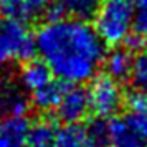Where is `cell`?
<instances>
[{"label":"cell","instance_id":"obj_3","mask_svg":"<svg viewBox=\"0 0 147 147\" xmlns=\"http://www.w3.org/2000/svg\"><path fill=\"white\" fill-rule=\"evenodd\" d=\"M35 55V35L27 23L0 18V66L27 61Z\"/></svg>","mask_w":147,"mask_h":147},{"label":"cell","instance_id":"obj_9","mask_svg":"<svg viewBox=\"0 0 147 147\" xmlns=\"http://www.w3.org/2000/svg\"><path fill=\"white\" fill-rule=\"evenodd\" d=\"M28 126L25 116L0 117V147H25Z\"/></svg>","mask_w":147,"mask_h":147},{"label":"cell","instance_id":"obj_19","mask_svg":"<svg viewBox=\"0 0 147 147\" xmlns=\"http://www.w3.org/2000/svg\"><path fill=\"white\" fill-rule=\"evenodd\" d=\"M88 134L91 136L96 147H106L107 139V121L104 117H96L86 126Z\"/></svg>","mask_w":147,"mask_h":147},{"label":"cell","instance_id":"obj_18","mask_svg":"<svg viewBox=\"0 0 147 147\" xmlns=\"http://www.w3.org/2000/svg\"><path fill=\"white\" fill-rule=\"evenodd\" d=\"M124 102L129 107V113L137 116V117H142V119H147V94L142 93V91H132L127 98H124Z\"/></svg>","mask_w":147,"mask_h":147},{"label":"cell","instance_id":"obj_16","mask_svg":"<svg viewBox=\"0 0 147 147\" xmlns=\"http://www.w3.org/2000/svg\"><path fill=\"white\" fill-rule=\"evenodd\" d=\"M129 78L132 80V84L137 91L147 94V45L140 47L137 55L134 56L132 71Z\"/></svg>","mask_w":147,"mask_h":147},{"label":"cell","instance_id":"obj_7","mask_svg":"<svg viewBox=\"0 0 147 147\" xmlns=\"http://www.w3.org/2000/svg\"><path fill=\"white\" fill-rule=\"evenodd\" d=\"M51 0H0V17L30 23L45 17Z\"/></svg>","mask_w":147,"mask_h":147},{"label":"cell","instance_id":"obj_6","mask_svg":"<svg viewBox=\"0 0 147 147\" xmlns=\"http://www.w3.org/2000/svg\"><path fill=\"white\" fill-rule=\"evenodd\" d=\"M58 119L65 124H80L89 114V101L86 89L80 84L65 86L61 98L55 107Z\"/></svg>","mask_w":147,"mask_h":147},{"label":"cell","instance_id":"obj_17","mask_svg":"<svg viewBox=\"0 0 147 147\" xmlns=\"http://www.w3.org/2000/svg\"><path fill=\"white\" fill-rule=\"evenodd\" d=\"M132 35L147 41V0H136L132 7Z\"/></svg>","mask_w":147,"mask_h":147},{"label":"cell","instance_id":"obj_20","mask_svg":"<svg viewBox=\"0 0 147 147\" xmlns=\"http://www.w3.org/2000/svg\"><path fill=\"white\" fill-rule=\"evenodd\" d=\"M0 84H2V73H0Z\"/></svg>","mask_w":147,"mask_h":147},{"label":"cell","instance_id":"obj_4","mask_svg":"<svg viewBox=\"0 0 147 147\" xmlns=\"http://www.w3.org/2000/svg\"><path fill=\"white\" fill-rule=\"evenodd\" d=\"M89 111L96 117H113L124 106V93L119 81L107 74H96L89 80V88L86 89Z\"/></svg>","mask_w":147,"mask_h":147},{"label":"cell","instance_id":"obj_11","mask_svg":"<svg viewBox=\"0 0 147 147\" xmlns=\"http://www.w3.org/2000/svg\"><path fill=\"white\" fill-rule=\"evenodd\" d=\"M132 63L134 56L127 47H114V50L106 53L104 61H102V65L106 66L107 76L114 78L116 81H124L131 76Z\"/></svg>","mask_w":147,"mask_h":147},{"label":"cell","instance_id":"obj_12","mask_svg":"<svg viewBox=\"0 0 147 147\" xmlns=\"http://www.w3.org/2000/svg\"><path fill=\"white\" fill-rule=\"evenodd\" d=\"M51 147H96V144L88 134L86 126L65 124L60 129L56 127Z\"/></svg>","mask_w":147,"mask_h":147},{"label":"cell","instance_id":"obj_21","mask_svg":"<svg viewBox=\"0 0 147 147\" xmlns=\"http://www.w3.org/2000/svg\"><path fill=\"white\" fill-rule=\"evenodd\" d=\"M126 2H131V0H126Z\"/></svg>","mask_w":147,"mask_h":147},{"label":"cell","instance_id":"obj_13","mask_svg":"<svg viewBox=\"0 0 147 147\" xmlns=\"http://www.w3.org/2000/svg\"><path fill=\"white\" fill-rule=\"evenodd\" d=\"M30 109V99L12 86L0 84V117L25 116Z\"/></svg>","mask_w":147,"mask_h":147},{"label":"cell","instance_id":"obj_5","mask_svg":"<svg viewBox=\"0 0 147 147\" xmlns=\"http://www.w3.org/2000/svg\"><path fill=\"white\" fill-rule=\"evenodd\" d=\"M106 147H147V119L127 113L107 121Z\"/></svg>","mask_w":147,"mask_h":147},{"label":"cell","instance_id":"obj_10","mask_svg":"<svg viewBox=\"0 0 147 147\" xmlns=\"http://www.w3.org/2000/svg\"><path fill=\"white\" fill-rule=\"evenodd\" d=\"M51 80H53V74L50 71V68L41 60H33V58L23 61V66L18 73L20 86L28 93L40 89L41 86L48 84Z\"/></svg>","mask_w":147,"mask_h":147},{"label":"cell","instance_id":"obj_14","mask_svg":"<svg viewBox=\"0 0 147 147\" xmlns=\"http://www.w3.org/2000/svg\"><path fill=\"white\" fill-rule=\"evenodd\" d=\"M63 84L65 83H61V81L51 80L48 84L30 93V104H33L40 111H55V107L61 98V93L65 89Z\"/></svg>","mask_w":147,"mask_h":147},{"label":"cell","instance_id":"obj_8","mask_svg":"<svg viewBox=\"0 0 147 147\" xmlns=\"http://www.w3.org/2000/svg\"><path fill=\"white\" fill-rule=\"evenodd\" d=\"M99 3L101 0H51L45 17L48 20L69 17V18L88 22L94 17Z\"/></svg>","mask_w":147,"mask_h":147},{"label":"cell","instance_id":"obj_2","mask_svg":"<svg viewBox=\"0 0 147 147\" xmlns=\"http://www.w3.org/2000/svg\"><path fill=\"white\" fill-rule=\"evenodd\" d=\"M94 30L104 45L119 47L132 33V7L126 0H106L94 13Z\"/></svg>","mask_w":147,"mask_h":147},{"label":"cell","instance_id":"obj_15","mask_svg":"<svg viewBox=\"0 0 147 147\" xmlns=\"http://www.w3.org/2000/svg\"><path fill=\"white\" fill-rule=\"evenodd\" d=\"M56 126L48 119H40L28 126L25 147H51Z\"/></svg>","mask_w":147,"mask_h":147},{"label":"cell","instance_id":"obj_1","mask_svg":"<svg viewBox=\"0 0 147 147\" xmlns=\"http://www.w3.org/2000/svg\"><path fill=\"white\" fill-rule=\"evenodd\" d=\"M35 53L65 84H83L98 74L106 45L86 20L61 17L47 20L35 35Z\"/></svg>","mask_w":147,"mask_h":147}]
</instances>
